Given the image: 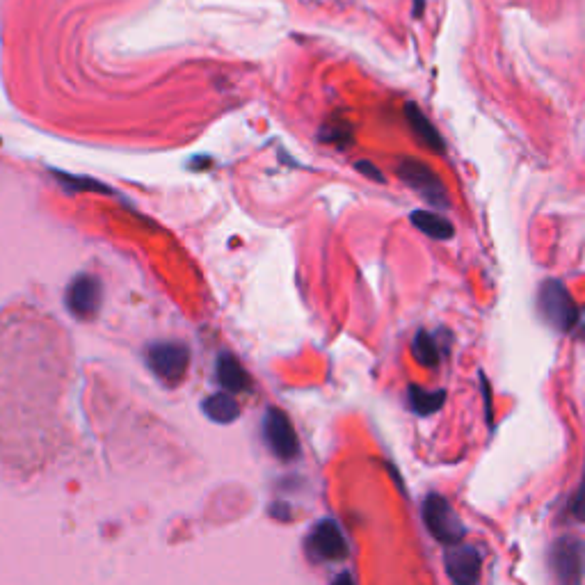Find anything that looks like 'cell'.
<instances>
[{"label":"cell","instance_id":"cell-1","mask_svg":"<svg viewBox=\"0 0 585 585\" xmlns=\"http://www.w3.org/2000/svg\"><path fill=\"white\" fill-rule=\"evenodd\" d=\"M540 311L549 325H554L560 332H572L581 323L579 304L574 302L572 293L558 279H549L540 286Z\"/></svg>","mask_w":585,"mask_h":585},{"label":"cell","instance_id":"cell-2","mask_svg":"<svg viewBox=\"0 0 585 585\" xmlns=\"http://www.w3.org/2000/svg\"><path fill=\"white\" fill-rule=\"evenodd\" d=\"M423 522H426L432 538H437L439 542L446 544V547L458 544L464 538V528L458 515H455L451 503L439 494H430L428 499L423 501Z\"/></svg>","mask_w":585,"mask_h":585},{"label":"cell","instance_id":"cell-3","mask_svg":"<svg viewBox=\"0 0 585 585\" xmlns=\"http://www.w3.org/2000/svg\"><path fill=\"white\" fill-rule=\"evenodd\" d=\"M398 176L403 179L407 186H410L414 192L426 199L428 204L437 206V208H448V192L442 179L430 170L426 163H419V160L405 158L403 163L398 167Z\"/></svg>","mask_w":585,"mask_h":585},{"label":"cell","instance_id":"cell-4","mask_svg":"<svg viewBox=\"0 0 585 585\" xmlns=\"http://www.w3.org/2000/svg\"><path fill=\"white\" fill-rule=\"evenodd\" d=\"M147 362L160 380L176 384L188 371L190 350L181 343H154L147 350Z\"/></svg>","mask_w":585,"mask_h":585},{"label":"cell","instance_id":"cell-5","mask_svg":"<svg viewBox=\"0 0 585 585\" xmlns=\"http://www.w3.org/2000/svg\"><path fill=\"white\" fill-rule=\"evenodd\" d=\"M263 435H266V442L272 448V453L279 455L282 460H293L295 455L300 453L298 437H295V430L288 421L284 412L270 407L266 412V419H263Z\"/></svg>","mask_w":585,"mask_h":585},{"label":"cell","instance_id":"cell-6","mask_svg":"<svg viewBox=\"0 0 585 585\" xmlns=\"http://www.w3.org/2000/svg\"><path fill=\"white\" fill-rule=\"evenodd\" d=\"M101 307V282L92 275H78L67 288V309L78 320H90Z\"/></svg>","mask_w":585,"mask_h":585},{"label":"cell","instance_id":"cell-7","mask_svg":"<svg viewBox=\"0 0 585 585\" xmlns=\"http://www.w3.org/2000/svg\"><path fill=\"white\" fill-rule=\"evenodd\" d=\"M480 560L478 549L467 544H451L446 551V572L455 585H476L480 579Z\"/></svg>","mask_w":585,"mask_h":585},{"label":"cell","instance_id":"cell-8","mask_svg":"<svg viewBox=\"0 0 585 585\" xmlns=\"http://www.w3.org/2000/svg\"><path fill=\"white\" fill-rule=\"evenodd\" d=\"M309 544L311 551H314L318 558L343 560L348 556V544L341 533V526L332 522V519H325V522H320L314 531H311Z\"/></svg>","mask_w":585,"mask_h":585},{"label":"cell","instance_id":"cell-9","mask_svg":"<svg viewBox=\"0 0 585 585\" xmlns=\"http://www.w3.org/2000/svg\"><path fill=\"white\" fill-rule=\"evenodd\" d=\"M554 570L563 583H576L581 576V544L567 538L556 544Z\"/></svg>","mask_w":585,"mask_h":585},{"label":"cell","instance_id":"cell-10","mask_svg":"<svg viewBox=\"0 0 585 585\" xmlns=\"http://www.w3.org/2000/svg\"><path fill=\"white\" fill-rule=\"evenodd\" d=\"M405 112H407V122H410L416 138H419L423 144H426V147L430 151H435V154H444V151H446L444 138H442V135H439L437 128L432 126L430 119L426 115H423V112L419 108L412 106V103H407Z\"/></svg>","mask_w":585,"mask_h":585},{"label":"cell","instance_id":"cell-11","mask_svg":"<svg viewBox=\"0 0 585 585\" xmlns=\"http://www.w3.org/2000/svg\"><path fill=\"white\" fill-rule=\"evenodd\" d=\"M215 373H218V380L220 384L227 391H245L250 387V375L243 366H240L238 359L234 355H229V352H224V355L218 357V366H215Z\"/></svg>","mask_w":585,"mask_h":585},{"label":"cell","instance_id":"cell-12","mask_svg":"<svg viewBox=\"0 0 585 585\" xmlns=\"http://www.w3.org/2000/svg\"><path fill=\"white\" fill-rule=\"evenodd\" d=\"M410 220L416 229L421 231V234H426L428 238H435V240H451L455 236V229L453 224L448 222L444 215L439 213H432V211H414L410 215Z\"/></svg>","mask_w":585,"mask_h":585},{"label":"cell","instance_id":"cell-13","mask_svg":"<svg viewBox=\"0 0 585 585\" xmlns=\"http://www.w3.org/2000/svg\"><path fill=\"white\" fill-rule=\"evenodd\" d=\"M204 414L215 423H231L238 419V403L229 394H213L204 400Z\"/></svg>","mask_w":585,"mask_h":585},{"label":"cell","instance_id":"cell-14","mask_svg":"<svg viewBox=\"0 0 585 585\" xmlns=\"http://www.w3.org/2000/svg\"><path fill=\"white\" fill-rule=\"evenodd\" d=\"M444 398H446L444 391H426L421 387H410L412 410L421 416L435 414L439 407L444 405Z\"/></svg>","mask_w":585,"mask_h":585},{"label":"cell","instance_id":"cell-15","mask_svg":"<svg viewBox=\"0 0 585 585\" xmlns=\"http://www.w3.org/2000/svg\"><path fill=\"white\" fill-rule=\"evenodd\" d=\"M412 350H414L416 362H419L421 366L432 368V366L439 364V346H437V341L432 339V334H428V332L416 334Z\"/></svg>","mask_w":585,"mask_h":585},{"label":"cell","instance_id":"cell-16","mask_svg":"<svg viewBox=\"0 0 585 585\" xmlns=\"http://www.w3.org/2000/svg\"><path fill=\"white\" fill-rule=\"evenodd\" d=\"M55 179H58L64 188L71 190V192H87V190H96V192H103V195H108L112 192L110 188L103 186V183L94 181V179H85V176H74V174H67V172H53Z\"/></svg>","mask_w":585,"mask_h":585},{"label":"cell","instance_id":"cell-17","mask_svg":"<svg viewBox=\"0 0 585 585\" xmlns=\"http://www.w3.org/2000/svg\"><path fill=\"white\" fill-rule=\"evenodd\" d=\"M357 170L359 172H364L368 179H373V181H384L382 176H380V170H375V167L371 165V163H357Z\"/></svg>","mask_w":585,"mask_h":585},{"label":"cell","instance_id":"cell-18","mask_svg":"<svg viewBox=\"0 0 585 585\" xmlns=\"http://www.w3.org/2000/svg\"><path fill=\"white\" fill-rule=\"evenodd\" d=\"M332 585H355V581H352L350 574H341V576H336Z\"/></svg>","mask_w":585,"mask_h":585}]
</instances>
